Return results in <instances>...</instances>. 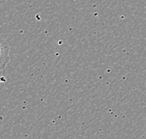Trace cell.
<instances>
[{"label":"cell","mask_w":146,"mask_h":139,"mask_svg":"<svg viewBox=\"0 0 146 139\" xmlns=\"http://www.w3.org/2000/svg\"><path fill=\"white\" fill-rule=\"evenodd\" d=\"M9 62V46L4 38L0 36V71L3 70Z\"/></svg>","instance_id":"obj_1"}]
</instances>
